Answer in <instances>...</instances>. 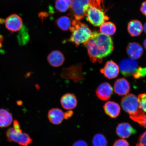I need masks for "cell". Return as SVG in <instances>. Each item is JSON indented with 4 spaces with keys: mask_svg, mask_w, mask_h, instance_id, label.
<instances>
[{
    "mask_svg": "<svg viewBox=\"0 0 146 146\" xmlns=\"http://www.w3.org/2000/svg\"><path fill=\"white\" fill-rule=\"evenodd\" d=\"M83 45L86 47L89 59L93 63H101L103 58L109 56L114 50L111 36L96 31L92 33L91 38Z\"/></svg>",
    "mask_w": 146,
    "mask_h": 146,
    "instance_id": "obj_1",
    "label": "cell"
},
{
    "mask_svg": "<svg viewBox=\"0 0 146 146\" xmlns=\"http://www.w3.org/2000/svg\"><path fill=\"white\" fill-rule=\"evenodd\" d=\"M69 30L72 33L69 41L74 44L76 46L86 43L92 34L87 25L75 19L72 21V26Z\"/></svg>",
    "mask_w": 146,
    "mask_h": 146,
    "instance_id": "obj_2",
    "label": "cell"
},
{
    "mask_svg": "<svg viewBox=\"0 0 146 146\" xmlns=\"http://www.w3.org/2000/svg\"><path fill=\"white\" fill-rule=\"evenodd\" d=\"M87 21L95 27H99L109 18L102 9L90 5L85 12Z\"/></svg>",
    "mask_w": 146,
    "mask_h": 146,
    "instance_id": "obj_3",
    "label": "cell"
},
{
    "mask_svg": "<svg viewBox=\"0 0 146 146\" xmlns=\"http://www.w3.org/2000/svg\"><path fill=\"white\" fill-rule=\"evenodd\" d=\"M82 66L81 64H80L64 68L62 70L60 76L63 79L72 80L75 83L83 81L85 78Z\"/></svg>",
    "mask_w": 146,
    "mask_h": 146,
    "instance_id": "obj_4",
    "label": "cell"
},
{
    "mask_svg": "<svg viewBox=\"0 0 146 146\" xmlns=\"http://www.w3.org/2000/svg\"><path fill=\"white\" fill-rule=\"evenodd\" d=\"M92 2V0H72L70 13L75 19L79 21L83 19L86 10Z\"/></svg>",
    "mask_w": 146,
    "mask_h": 146,
    "instance_id": "obj_5",
    "label": "cell"
},
{
    "mask_svg": "<svg viewBox=\"0 0 146 146\" xmlns=\"http://www.w3.org/2000/svg\"><path fill=\"white\" fill-rule=\"evenodd\" d=\"M6 136L9 141L15 142L23 146H28L32 142V140L28 134L18 132L13 128L8 129Z\"/></svg>",
    "mask_w": 146,
    "mask_h": 146,
    "instance_id": "obj_6",
    "label": "cell"
},
{
    "mask_svg": "<svg viewBox=\"0 0 146 146\" xmlns=\"http://www.w3.org/2000/svg\"><path fill=\"white\" fill-rule=\"evenodd\" d=\"M122 108L129 115L139 109L138 98L132 94H127L122 98L121 101Z\"/></svg>",
    "mask_w": 146,
    "mask_h": 146,
    "instance_id": "obj_7",
    "label": "cell"
},
{
    "mask_svg": "<svg viewBox=\"0 0 146 146\" xmlns=\"http://www.w3.org/2000/svg\"><path fill=\"white\" fill-rule=\"evenodd\" d=\"M119 66L121 74L126 77L132 76L138 68V62L131 58L121 60Z\"/></svg>",
    "mask_w": 146,
    "mask_h": 146,
    "instance_id": "obj_8",
    "label": "cell"
},
{
    "mask_svg": "<svg viewBox=\"0 0 146 146\" xmlns=\"http://www.w3.org/2000/svg\"><path fill=\"white\" fill-rule=\"evenodd\" d=\"M5 27L12 32H16L21 29L23 25L22 19L18 15L14 14L11 15L5 19Z\"/></svg>",
    "mask_w": 146,
    "mask_h": 146,
    "instance_id": "obj_9",
    "label": "cell"
},
{
    "mask_svg": "<svg viewBox=\"0 0 146 146\" xmlns=\"http://www.w3.org/2000/svg\"><path fill=\"white\" fill-rule=\"evenodd\" d=\"M119 72V69L118 66L112 61L107 62L105 66L100 70V72L106 78L109 79L116 78L118 76Z\"/></svg>",
    "mask_w": 146,
    "mask_h": 146,
    "instance_id": "obj_10",
    "label": "cell"
},
{
    "mask_svg": "<svg viewBox=\"0 0 146 146\" xmlns=\"http://www.w3.org/2000/svg\"><path fill=\"white\" fill-rule=\"evenodd\" d=\"M113 92L111 86L107 82H104L98 86L96 90V94L100 100L106 101L110 98Z\"/></svg>",
    "mask_w": 146,
    "mask_h": 146,
    "instance_id": "obj_11",
    "label": "cell"
},
{
    "mask_svg": "<svg viewBox=\"0 0 146 146\" xmlns=\"http://www.w3.org/2000/svg\"><path fill=\"white\" fill-rule=\"evenodd\" d=\"M60 103L62 107L64 109L71 110L76 107L78 100L76 96L74 94L67 93L62 97Z\"/></svg>",
    "mask_w": 146,
    "mask_h": 146,
    "instance_id": "obj_12",
    "label": "cell"
},
{
    "mask_svg": "<svg viewBox=\"0 0 146 146\" xmlns=\"http://www.w3.org/2000/svg\"><path fill=\"white\" fill-rule=\"evenodd\" d=\"M130 85L125 78H122L116 80L114 84V89L115 93L119 96H126L130 90Z\"/></svg>",
    "mask_w": 146,
    "mask_h": 146,
    "instance_id": "obj_13",
    "label": "cell"
},
{
    "mask_svg": "<svg viewBox=\"0 0 146 146\" xmlns=\"http://www.w3.org/2000/svg\"><path fill=\"white\" fill-rule=\"evenodd\" d=\"M47 60L51 66L58 67L62 65L65 59L63 54L60 51L54 50L49 54Z\"/></svg>",
    "mask_w": 146,
    "mask_h": 146,
    "instance_id": "obj_14",
    "label": "cell"
},
{
    "mask_svg": "<svg viewBox=\"0 0 146 146\" xmlns=\"http://www.w3.org/2000/svg\"><path fill=\"white\" fill-rule=\"evenodd\" d=\"M136 133L135 129L128 123L119 124L116 128V134L122 138H129L132 135L135 134Z\"/></svg>",
    "mask_w": 146,
    "mask_h": 146,
    "instance_id": "obj_15",
    "label": "cell"
},
{
    "mask_svg": "<svg viewBox=\"0 0 146 146\" xmlns=\"http://www.w3.org/2000/svg\"><path fill=\"white\" fill-rule=\"evenodd\" d=\"M127 52L131 59L137 60L141 57L143 52V47L139 43L132 42L127 45Z\"/></svg>",
    "mask_w": 146,
    "mask_h": 146,
    "instance_id": "obj_16",
    "label": "cell"
},
{
    "mask_svg": "<svg viewBox=\"0 0 146 146\" xmlns=\"http://www.w3.org/2000/svg\"><path fill=\"white\" fill-rule=\"evenodd\" d=\"M48 117L51 123L54 125H59L64 119V113L60 109L52 108L48 111Z\"/></svg>",
    "mask_w": 146,
    "mask_h": 146,
    "instance_id": "obj_17",
    "label": "cell"
},
{
    "mask_svg": "<svg viewBox=\"0 0 146 146\" xmlns=\"http://www.w3.org/2000/svg\"><path fill=\"white\" fill-rule=\"evenodd\" d=\"M103 108L106 113L111 118H116L120 114V106L114 102H107L104 105Z\"/></svg>",
    "mask_w": 146,
    "mask_h": 146,
    "instance_id": "obj_18",
    "label": "cell"
},
{
    "mask_svg": "<svg viewBox=\"0 0 146 146\" xmlns=\"http://www.w3.org/2000/svg\"><path fill=\"white\" fill-rule=\"evenodd\" d=\"M127 31L132 36H139L143 30L142 23L137 20H132L128 23Z\"/></svg>",
    "mask_w": 146,
    "mask_h": 146,
    "instance_id": "obj_19",
    "label": "cell"
},
{
    "mask_svg": "<svg viewBox=\"0 0 146 146\" xmlns=\"http://www.w3.org/2000/svg\"><path fill=\"white\" fill-rule=\"evenodd\" d=\"M13 121L12 114L6 110L0 109V127L9 126Z\"/></svg>",
    "mask_w": 146,
    "mask_h": 146,
    "instance_id": "obj_20",
    "label": "cell"
},
{
    "mask_svg": "<svg viewBox=\"0 0 146 146\" xmlns=\"http://www.w3.org/2000/svg\"><path fill=\"white\" fill-rule=\"evenodd\" d=\"M100 31L102 34L110 36L116 33V28L115 25L111 22H105L100 26Z\"/></svg>",
    "mask_w": 146,
    "mask_h": 146,
    "instance_id": "obj_21",
    "label": "cell"
},
{
    "mask_svg": "<svg viewBox=\"0 0 146 146\" xmlns=\"http://www.w3.org/2000/svg\"><path fill=\"white\" fill-rule=\"evenodd\" d=\"M130 118L146 129V114L143 111L138 110L136 112L130 115Z\"/></svg>",
    "mask_w": 146,
    "mask_h": 146,
    "instance_id": "obj_22",
    "label": "cell"
},
{
    "mask_svg": "<svg viewBox=\"0 0 146 146\" xmlns=\"http://www.w3.org/2000/svg\"><path fill=\"white\" fill-rule=\"evenodd\" d=\"M56 25L62 30L67 31L69 30L72 26V21L70 18L66 16H63L56 20Z\"/></svg>",
    "mask_w": 146,
    "mask_h": 146,
    "instance_id": "obj_23",
    "label": "cell"
},
{
    "mask_svg": "<svg viewBox=\"0 0 146 146\" xmlns=\"http://www.w3.org/2000/svg\"><path fill=\"white\" fill-rule=\"evenodd\" d=\"M72 3V0H56L55 7L58 11L64 12L70 8Z\"/></svg>",
    "mask_w": 146,
    "mask_h": 146,
    "instance_id": "obj_24",
    "label": "cell"
},
{
    "mask_svg": "<svg viewBox=\"0 0 146 146\" xmlns=\"http://www.w3.org/2000/svg\"><path fill=\"white\" fill-rule=\"evenodd\" d=\"M92 144L94 146H107L108 142L103 134L98 133L95 135L93 137Z\"/></svg>",
    "mask_w": 146,
    "mask_h": 146,
    "instance_id": "obj_25",
    "label": "cell"
},
{
    "mask_svg": "<svg viewBox=\"0 0 146 146\" xmlns=\"http://www.w3.org/2000/svg\"><path fill=\"white\" fill-rule=\"evenodd\" d=\"M138 99L139 103V109L146 112V94L139 95Z\"/></svg>",
    "mask_w": 146,
    "mask_h": 146,
    "instance_id": "obj_26",
    "label": "cell"
},
{
    "mask_svg": "<svg viewBox=\"0 0 146 146\" xmlns=\"http://www.w3.org/2000/svg\"><path fill=\"white\" fill-rule=\"evenodd\" d=\"M132 76L136 79L146 76V68H142L141 67H138L135 72L133 74Z\"/></svg>",
    "mask_w": 146,
    "mask_h": 146,
    "instance_id": "obj_27",
    "label": "cell"
},
{
    "mask_svg": "<svg viewBox=\"0 0 146 146\" xmlns=\"http://www.w3.org/2000/svg\"><path fill=\"white\" fill-rule=\"evenodd\" d=\"M136 146H146V132L140 136Z\"/></svg>",
    "mask_w": 146,
    "mask_h": 146,
    "instance_id": "obj_28",
    "label": "cell"
},
{
    "mask_svg": "<svg viewBox=\"0 0 146 146\" xmlns=\"http://www.w3.org/2000/svg\"><path fill=\"white\" fill-rule=\"evenodd\" d=\"M113 146H129V145L125 140L120 139L116 140Z\"/></svg>",
    "mask_w": 146,
    "mask_h": 146,
    "instance_id": "obj_29",
    "label": "cell"
},
{
    "mask_svg": "<svg viewBox=\"0 0 146 146\" xmlns=\"http://www.w3.org/2000/svg\"><path fill=\"white\" fill-rule=\"evenodd\" d=\"M72 146H88V145L85 141L80 140L75 142Z\"/></svg>",
    "mask_w": 146,
    "mask_h": 146,
    "instance_id": "obj_30",
    "label": "cell"
},
{
    "mask_svg": "<svg viewBox=\"0 0 146 146\" xmlns=\"http://www.w3.org/2000/svg\"><path fill=\"white\" fill-rule=\"evenodd\" d=\"M13 128L16 131L19 132H22L20 127L19 122L17 120H14L13 122Z\"/></svg>",
    "mask_w": 146,
    "mask_h": 146,
    "instance_id": "obj_31",
    "label": "cell"
},
{
    "mask_svg": "<svg viewBox=\"0 0 146 146\" xmlns=\"http://www.w3.org/2000/svg\"><path fill=\"white\" fill-rule=\"evenodd\" d=\"M74 114V112L72 110H68L64 113V118L65 119H68L72 117Z\"/></svg>",
    "mask_w": 146,
    "mask_h": 146,
    "instance_id": "obj_32",
    "label": "cell"
},
{
    "mask_svg": "<svg viewBox=\"0 0 146 146\" xmlns=\"http://www.w3.org/2000/svg\"><path fill=\"white\" fill-rule=\"evenodd\" d=\"M140 11L146 17V1H144L142 3L140 8Z\"/></svg>",
    "mask_w": 146,
    "mask_h": 146,
    "instance_id": "obj_33",
    "label": "cell"
},
{
    "mask_svg": "<svg viewBox=\"0 0 146 146\" xmlns=\"http://www.w3.org/2000/svg\"><path fill=\"white\" fill-rule=\"evenodd\" d=\"M3 40V37L1 36H0V47L1 46V42Z\"/></svg>",
    "mask_w": 146,
    "mask_h": 146,
    "instance_id": "obj_34",
    "label": "cell"
},
{
    "mask_svg": "<svg viewBox=\"0 0 146 146\" xmlns=\"http://www.w3.org/2000/svg\"><path fill=\"white\" fill-rule=\"evenodd\" d=\"M143 30L144 31V32L146 34V22L144 24L143 26Z\"/></svg>",
    "mask_w": 146,
    "mask_h": 146,
    "instance_id": "obj_35",
    "label": "cell"
},
{
    "mask_svg": "<svg viewBox=\"0 0 146 146\" xmlns=\"http://www.w3.org/2000/svg\"><path fill=\"white\" fill-rule=\"evenodd\" d=\"M143 46L144 47L146 50V39H145L143 42Z\"/></svg>",
    "mask_w": 146,
    "mask_h": 146,
    "instance_id": "obj_36",
    "label": "cell"
}]
</instances>
